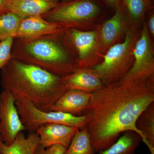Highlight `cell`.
Masks as SVG:
<instances>
[{"instance_id":"cell-1","label":"cell","mask_w":154,"mask_h":154,"mask_svg":"<svg viewBox=\"0 0 154 154\" xmlns=\"http://www.w3.org/2000/svg\"><path fill=\"white\" fill-rule=\"evenodd\" d=\"M153 103L154 77L105 86L92 93L83 115L87 116L86 127L95 152L108 148L120 135L128 131L139 135L146 145L136 123Z\"/></svg>"},{"instance_id":"cell-2","label":"cell","mask_w":154,"mask_h":154,"mask_svg":"<svg viewBox=\"0 0 154 154\" xmlns=\"http://www.w3.org/2000/svg\"><path fill=\"white\" fill-rule=\"evenodd\" d=\"M1 74L3 90L15 101L28 100L43 111H51L68 90L63 77L14 58L1 70Z\"/></svg>"},{"instance_id":"cell-3","label":"cell","mask_w":154,"mask_h":154,"mask_svg":"<svg viewBox=\"0 0 154 154\" xmlns=\"http://www.w3.org/2000/svg\"><path fill=\"white\" fill-rule=\"evenodd\" d=\"M67 29L37 38L14 39L12 58L64 77L76 69L78 56Z\"/></svg>"},{"instance_id":"cell-4","label":"cell","mask_w":154,"mask_h":154,"mask_svg":"<svg viewBox=\"0 0 154 154\" xmlns=\"http://www.w3.org/2000/svg\"><path fill=\"white\" fill-rule=\"evenodd\" d=\"M140 34L137 28L130 25L124 40L111 46L102 61L93 68L104 85L119 82L129 71L134 61V49Z\"/></svg>"},{"instance_id":"cell-5","label":"cell","mask_w":154,"mask_h":154,"mask_svg":"<svg viewBox=\"0 0 154 154\" xmlns=\"http://www.w3.org/2000/svg\"><path fill=\"white\" fill-rule=\"evenodd\" d=\"M100 13V8L93 0H73L60 2L42 17L62 29L89 30L99 24L96 22Z\"/></svg>"},{"instance_id":"cell-6","label":"cell","mask_w":154,"mask_h":154,"mask_svg":"<svg viewBox=\"0 0 154 154\" xmlns=\"http://www.w3.org/2000/svg\"><path fill=\"white\" fill-rule=\"evenodd\" d=\"M20 118L28 132H36L38 127L47 123H57L76 127L82 129L86 127L87 116H77L60 111L39 110L28 100L16 101Z\"/></svg>"},{"instance_id":"cell-7","label":"cell","mask_w":154,"mask_h":154,"mask_svg":"<svg viewBox=\"0 0 154 154\" xmlns=\"http://www.w3.org/2000/svg\"><path fill=\"white\" fill-rule=\"evenodd\" d=\"M134 61L131 69L119 84L154 77V51L152 38L146 22H143L133 51ZM117 84V83H116Z\"/></svg>"},{"instance_id":"cell-8","label":"cell","mask_w":154,"mask_h":154,"mask_svg":"<svg viewBox=\"0 0 154 154\" xmlns=\"http://www.w3.org/2000/svg\"><path fill=\"white\" fill-rule=\"evenodd\" d=\"M100 25L89 30L67 29L68 36L78 56L76 69L93 68L103 60L104 56L99 52L98 45Z\"/></svg>"},{"instance_id":"cell-9","label":"cell","mask_w":154,"mask_h":154,"mask_svg":"<svg viewBox=\"0 0 154 154\" xmlns=\"http://www.w3.org/2000/svg\"><path fill=\"white\" fill-rule=\"evenodd\" d=\"M26 131L20 118L16 101L11 94L3 91L0 94V134L3 143L11 144L19 133Z\"/></svg>"},{"instance_id":"cell-10","label":"cell","mask_w":154,"mask_h":154,"mask_svg":"<svg viewBox=\"0 0 154 154\" xmlns=\"http://www.w3.org/2000/svg\"><path fill=\"white\" fill-rule=\"evenodd\" d=\"M115 11L113 17L100 25L98 45L103 56L111 46L120 42L131 25L121 2Z\"/></svg>"},{"instance_id":"cell-11","label":"cell","mask_w":154,"mask_h":154,"mask_svg":"<svg viewBox=\"0 0 154 154\" xmlns=\"http://www.w3.org/2000/svg\"><path fill=\"white\" fill-rule=\"evenodd\" d=\"M79 129L76 127L47 123L38 127L36 132L39 136L40 145L44 148L56 144L67 148Z\"/></svg>"},{"instance_id":"cell-12","label":"cell","mask_w":154,"mask_h":154,"mask_svg":"<svg viewBox=\"0 0 154 154\" xmlns=\"http://www.w3.org/2000/svg\"><path fill=\"white\" fill-rule=\"evenodd\" d=\"M67 90H75L92 94L105 86L93 68L77 69L63 77Z\"/></svg>"},{"instance_id":"cell-13","label":"cell","mask_w":154,"mask_h":154,"mask_svg":"<svg viewBox=\"0 0 154 154\" xmlns=\"http://www.w3.org/2000/svg\"><path fill=\"white\" fill-rule=\"evenodd\" d=\"M91 94L75 90H68L53 105L51 111H60L72 115H83L90 102Z\"/></svg>"},{"instance_id":"cell-14","label":"cell","mask_w":154,"mask_h":154,"mask_svg":"<svg viewBox=\"0 0 154 154\" xmlns=\"http://www.w3.org/2000/svg\"><path fill=\"white\" fill-rule=\"evenodd\" d=\"M62 29L45 20L42 16L29 17L22 19L15 39L28 40L55 33Z\"/></svg>"},{"instance_id":"cell-15","label":"cell","mask_w":154,"mask_h":154,"mask_svg":"<svg viewBox=\"0 0 154 154\" xmlns=\"http://www.w3.org/2000/svg\"><path fill=\"white\" fill-rule=\"evenodd\" d=\"M59 0H11V12L22 19L42 16L57 5Z\"/></svg>"},{"instance_id":"cell-16","label":"cell","mask_w":154,"mask_h":154,"mask_svg":"<svg viewBox=\"0 0 154 154\" xmlns=\"http://www.w3.org/2000/svg\"><path fill=\"white\" fill-rule=\"evenodd\" d=\"M39 145L40 139L36 132L30 133L25 137L22 131L11 144H2L0 148V154H34Z\"/></svg>"},{"instance_id":"cell-17","label":"cell","mask_w":154,"mask_h":154,"mask_svg":"<svg viewBox=\"0 0 154 154\" xmlns=\"http://www.w3.org/2000/svg\"><path fill=\"white\" fill-rule=\"evenodd\" d=\"M142 141L141 137L136 133L126 131L108 148L99 152V154H135Z\"/></svg>"},{"instance_id":"cell-18","label":"cell","mask_w":154,"mask_h":154,"mask_svg":"<svg viewBox=\"0 0 154 154\" xmlns=\"http://www.w3.org/2000/svg\"><path fill=\"white\" fill-rule=\"evenodd\" d=\"M136 125L144 138L151 154H154V103L141 113Z\"/></svg>"},{"instance_id":"cell-19","label":"cell","mask_w":154,"mask_h":154,"mask_svg":"<svg viewBox=\"0 0 154 154\" xmlns=\"http://www.w3.org/2000/svg\"><path fill=\"white\" fill-rule=\"evenodd\" d=\"M131 26L138 28L150 7L149 0H120Z\"/></svg>"},{"instance_id":"cell-20","label":"cell","mask_w":154,"mask_h":154,"mask_svg":"<svg viewBox=\"0 0 154 154\" xmlns=\"http://www.w3.org/2000/svg\"><path fill=\"white\" fill-rule=\"evenodd\" d=\"M95 153L88 130L85 127L77 131L64 154Z\"/></svg>"},{"instance_id":"cell-21","label":"cell","mask_w":154,"mask_h":154,"mask_svg":"<svg viewBox=\"0 0 154 154\" xmlns=\"http://www.w3.org/2000/svg\"><path fill=\"white\" fill-rule=\"evenodd\" d=\"M22 19L11 12L0 16V42L11 37L15 39Z\"/></svg>"},{"instance_id":"cell-22","label":"cell","mask_w":154,"mask_h":154,"mask_svg":"<svg viewBox=\"0 0 154 154\" xmlns=\"http://www.w3.org/2000/svg\"><path fill=\"white\" fill-rule=\"evenodd\" d=\"M14 38L11 37L0 42V70L12 59Z\"/></svg>"},{"instance_id":"cell-23","label":"cell","mask_w":154,"mask_h":154,"mask_svg":"<svg viewBox=\"0 0 154 154\" xmlns=\"http://www.w3.org/2000/svg\"><path fill=\"white\" fill-rule=\"evenodd\" d=\"M66 149L61 145H54L45 149V154H64Z\"/></svg>"},{"instance_id":"cell-24","label":"cell","mask_w":154,"mask_h":154,"mask_svg":"<svg viewBox=\"0 0 154 154\" xmlns=\"http://www.w3.org/2000/svg\"><path fill=\"white\" fill-rule=\"evenodd\" d=\"M11 0H0V16L11 12Z\"/></svg>"},{"instance_id":"cell-25","label":"cell","mask_w":154,"mask_h":154,"mask_svg":"<svg viewBox=\"0 0 154 154\" xmlns=\"http://www.w3.org/2000/svg\"><path fill=\"white\" fill-rule=\"evenodd\" d=\"M149 33L152 38L154 37V14L151 13L148 17V22L146 23Z\"/></svg>"},{"instance_id":"cell-26","label":"cell","mask_w":154,"mask_h":154,"mask_svg":"<svg viewBox=\"0 0 154 154\" xmlns=\"http://www.w3.org/2000/svg\"><path fill=\"white\" fill-rule=\"evenodd\" d=\"M109 5L115 10L120 2V0H105Z\"/></svg>"},{"instance_id":"cell-27","label":"cell","mask_w":154,"mask_h":154,"mask_svg":"<svg viewBox=\"0 0 154 154\" xmlns=\"http://www.w3.org/2000/svg\"><path fill=\"white\" fill-rule=\"evenodd\" d=\"M34 154H45V149L39 145L36 149Z\"/></svg>"},{"instance_id":"cell-28","label":"cell","mask_w":154,"mask_h":154,"mask_svg":"<svg viewBox=\"0 0 154 154\" xmlns=\"http://www.w3.org/2000/svg\"><path fill=\"white\" fill-rule=\"evenodd\" d=\"M4 143H3L2 139V137H1V134H0V148H1V146H2V144Z\"/></svg>"},{"instance_id":"cell-29","label":"cell","mask_w":154,"mask_h":154,"mask_svg":"<svg viewBox=\"0 0 154 154\" xmlns=\"http://www.w3.org/2000/svg\"><path fill=\"white\" fill-rule=\"evenodd\" d=\"M73 1V0H62V2H67L70 1Z\"/></svg>"}]
</instances>
